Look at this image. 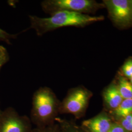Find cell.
Masks as SVG:
<instances>
[{"instance_id": "cell-1", "label": "cell", "mask_w": 132, "mask_h": 132, "mask_svg": "<svg viewBox=\"0 0 132 132\" xmlns=\"http://www.w3.org/2000/svg\"><path fill=\"white\" fill-rule=\"evenodd\" d=\"M29 28L33 29L39 36L58 28L68 27L83 28L104 19V16L101 15L91 16L68 11L57 12L47 18L34 15H29Z\"/></svg>"}, {"instance_id": "cell-2", "label": "cell", "mask_w": 132, "mask_h": 132, "mask_svg": "<svg viewBox=\"0 0 132 132\" xmlns=\"http://www.w3.org/2000/svg\"><path fill=\"white\" fill-rule=\"evenodd\" d=\"M41 6L43 10L50 15L61 11L89 15L105 7L103 2L99 3L94 0H44Z\"/></svg>"}, {"instance_id": "cell-3", "label": "cell", "mask_w": 132, "mask_h": 132, "mask_svg": "<svg viewBox=\"0 0 132 132\" xmlns=\"http://www.w3.org/2000/svg\"><path fill=\"white\" fill-rule=\"evenodd\" d=\"M103 3L109 18L116 28H132V0H104Z\"/></svg>"}, {"instance_id": "cell-4", "label": "cell", "mask_w": 132, "mask_h": 132, "mask_svg": "<svg viewBox=\"0 0 132 132\" xmlns=\"http://www.w3.org/2000/svg\"><path fill=\"white\" fill-rule=\"evenodd\" d=\"M59 106L55 95L48 88H40L33 95V113L40 119L51 118Z\"/></svg>"}, {"instance_id": "cell-5", "label": "cell", "mask_w": 132, "mask_h": 132, "mask_svg": "<svg viewBox=\"0 0 132 132\" xmlns=\"http://www.w3.org/2000/svg\"><path fill=\"white\" fill-rule=\"evenodd\" d=\"M92 95L90 92L82 86L71 89L60 104L59 110L63 113L79 115L85 111Z\"/></svg>"}, {"instance_id": "cell-6", "label": "cell", "mask_w": 132, "mask_h": 132, "mask_svg": "<svg viewBox=\"0 0 132 132\" xmlns=\"http://www.w3.org/2000/svg\"><path fill=\"white\" fill-rule=\"evenodd\" d=\"M83 124L90 132H108L112 126L110 119L105 114H100L86 120Z\"/></svg>"}, {"instance_id": "cell-7", "label": "cell", "mask_w": 132, "mask_h": 132, "mask_svg": "<svg viewBox=\"0 0 132 132\" xmlns=\"http://www.w3.org/2000/svg\"><path fill=\"white\" fill-rule=\"evenodd\" d=\"M103 97L106 105L113 110L118 107L123 100L118 90L117 83L114 82L104 90Z\"/></svg>"}, {"instance_id": "cell-8", "label": "cell", "mask_w": 132, "mask_h": 132, "mask_svg": "<svg viewBox=\"0 0 132 132\" xmlns=\"http://www.w3.org/2000/svg\"><path fill=\"white\" fill-rule=\"evenodd\" d=\"M117 85L123 99H132V84L129 80L121 75L118 76Z\"/></svg>"}, {"instance_id": "cell-9", "label": "cell", "mask_w": 132, "mask_h": 132, "mask_svg": "<svg viewBox=\"0 0 132 132\" xmlns=\"http://www.w3.org/2000/svg\"><path fill=\"white\" fill-rule=\"evenodd\" d=\"M24 128L22 122L16 118H10L4 123L1 132H24Z\"/></svg>"}, {"instance_id": "cell-10", "label": "cell", "mask_w": 132, "mask_h": 132, "mask_svg": "<svg viewBox=\"0 0 132 132\" xmlns=\"http://www.w3.org/2000/svg\"><path fill=\"white\" fill-rule=\"evenodd\" d=\"M114 113L123 118L132 113V99H123L118 107L114 110Z\"/></svg>"}, {"instance_id": "cell-11", "label": "cell", "mask_w": 132, "mask_h": 132, "mask_svg": "<svg viewBox=\"0 0 132 132\" xmlns=\"http://www.w3.org/2000/svg\"><path fill=\"white\" fill-rule=\"evenodd\" d=\"M120 75L127 79H130L132 77V58H128L120 69Z\"/></svg>"}, {"instance_id": "cell-12", "label": "cell", "mask_w": 132, "mask_h": 132, "mask_svg": "<svg viewBox=\"0 0 132 132\" xmlns=\"http://www.w3.org/2000/svg\"><path fill=\"white\" fill-rule=\"evenodd\" d=\"M61 132H86L84 129L72 123L63 122Z\"/></svg>"}, {"instance_id": "cell-13", "label": "cell", "mask_w": 132, "mask_h": 132, "mask_svg": "<svg viewBox=\"0 0 132 132\" xmlns=\"http://www.w3.org/2000/svg\"><path fill=\"white\" fill-rule=\"evenodd\" d=\"M17 35L18 34H11L7 33L2 28H0V41H3L7 44L10 45L11 44V40L16 38Z\"/></svg>"}, {"instance_id": "cell-14", "label": "cell", "mask_w": 132, "mask_h": 132, "mask_svg": "<svg viewBox=\"0 0 132 132\" xmlns=\"http://www.w3.org/2000/svg\"><path fill=\"white\" fill-rule=\"evenodd\" d=\"M10 60L7 50L4 46H0V69Z\"/></svg>"}, {"instance_id": "cell-15", "label": "cell", "mask_w": 132, "mask_h": 132, "mask_svg": "<svg viewBox=\"0 0 132 132\" xmlns=\"http://www.w3.org/2000/svg\"><path fill=\"white\" fill-rule=\"evenodd\" d=\"M121 126L125 131L132 132V113L123 118Z\"/></svg>"}, {"instance_id": "cell-16", "label": "cell", "mask_w": 132, "mask_h": 132, "mask_svg": "<svg viewBox=\"0 0 132 132\" xmlns=\"http://www.w3.org/2000/svg\"><path fill=\"white\" fill-rule=\"evenodd\" d=\"M108 132H125V130L122 126L117 124H112Z\"/></svg>"}, {"instance_id": "cell-17", "label": "cell", "mask_w": 132, "mask_h": 132, "mask_svg": "<svg viewBox=\"0 0 132 132\" xmlns=\"http://www.w3.org/2000/svg\"><path fill=\"white\" fill-rule=\"evenodd\" d=\"M129 81H130V82L132 84V77L129 79Z\"/></svg>"}]
</instances>
